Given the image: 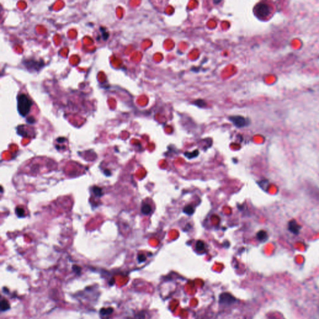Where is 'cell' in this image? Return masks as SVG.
<instances>
[{
    "instance_id": "6da1fadb",
    "label": "cell",
    "mask_w": 319,
    "mask_h": 319,
    "mask_svg": "<svg viewBox=\"0 0 319 319\" xmlns=\"http://www.w3.org/2000/svg\"><path fill=\"white\" fill-rule=\"evenodd\" d=\"M32 104V101L26 94H21L18 95L17 98V111L21 116L25 117L28 114Z\"/></svg>"
},
{
    "instance_id": "7a4b0ae2",
    "label": "cell",
    "mask_w": 319,
    "mask_h": 319,
    "mask_svg": "<svg viewBox=\"0 0 319 319\" xmlns=\"http://www.w3.org/2000/svg\"><path fill=\"white\" fill-rule=\"evenodd\" d=\"M254 10L257 16L260 18L266 17L270 13L269 6L267 4L264 3H261L257 4Z\"/></svg>"
},
{
    "instance_id": "3957f363",
    "label": "cell",
    "mask_w": 319,
    "mask_h": 319,
    "mask_svg": "<svg viewBox=\"0 0 319 319\" xmlns=\"http://www.w3.org/2000/svg\"><path fill=\"white\" fill-rule=\"evenodd\" d=\"M229 120L236 127L238 128H241L247 125V120L246 118L242 116L237 115L232 116L229 117Z\"/></svg>"
},
{
    "instance_id": "277c9868",
    "label": "cell",
    "mask_w": 319,
    "mask_h": 319,
    "mask_svg": "<svg viewBox=\"0 0 319 319\" xmlns=\"http://www.w3.org/2000/svg\"><path fill=\"white\" fill-rule=\"evenodd\" d=\"M236 301V299L229 294L224 293L220 296V302L222 304H230Z\"/></svg>"
},
{
    "instance_id": "5b68a950",
    "label": "cell",
    "mask_w": 319,
    "mask_h": 319,
    "mask_svg": "<svg viewBox=\"0 0 319 319\" xmlns=\"http://www.w3.org/2000/svg\"><path fill=\"white\" fill-rule=\"evenodd\" d=\"M289 230L295 234H298L300 229V226L295 220H292L289 222Z\"/></svg>"
},
{
    "instance_id": "8992f818",
    "label": "cell",
    "mask_w": 319,
    "mask_h": 319,
    "mask_svg": "<svg viewBox=\"0 0 319 319\" xmlns=\"http://www.w3.org/2000/svg\"><path fill=\"white\" fill-rule=\"evenodd\" d=\"M10 309V305L6 299H2L0 302V309L1 312H5Z\"/></svg>"
},
{
    "instance_id": "52a82bcc",
    "label": "cell",
    "mask_w": 319,
    "mask_h": 319,
    "mask_svg": "<svg viewBox=\"0 0 319 319\" xmlns=\"http://www.w3.org/2000/svg\"><path fill=\"white\" fill-rule=\"evenodd\" d=\"M141 211L145 215H149L152 211V208L148 204H144L142 205V208H141Z\"/></svg>"
},
{
    "instance_id": "ba28073f",
    "label": "cell",
    "mask_w": 319,
    "mask_h": 319,
    "mask_svg": "<svg viewBox=\"0 0 319 319\" xmlns=\"http://www.w3.org/2000/svg\"><path fill=\"white\" fill-rule=\"evenodd\" d=\"M267 234L265 231H260L257 232V238L261 241H264L267 239Z\"/></svg>"
},
{
    "instance_id": "9c48e42d",
    "label": "cell",
    "mask_w": 319,
    "mask_h": 319,
    "mask_svg": "<svg viewBox=\"0 0 319 319\" xmlns=\"http://www.w3.org/2000/svg\"><path fill=\"white\" fill-rule=\"evenodd\" d=\"M113 312V309L111 307L108 308H102L101 311H100V313L103 316H110Z\"/></svg>"
},
{
    "instance_id": "30bf717a",
    "label": "cell",
    "mask_w": 319,
    "mask_h": 319,
    "mask_svg": "<svg viewBox=\"0 0 319 319\" xmlns=\"http://www.w3.org/2000/svg\"><path fill=\"white\" fill-rule=\"evenodd\" d=\"M92 191L95 196H97L98 197H101L104 194L102 189L98 186H94L92 188Z\"/></svg>"
},
{
    "instance_id": "8fae6325",
    "label": "cell",
    "mask_w": 319,
    "mask_h": 319,
    "mask_svg": "<svg viewBox=\"0 0 319 319\" xmlns=\"http://www.w3.org/2000/svg\"><path fill=\"white\" fill-rule=\"evenodd\" d=\"M194 209L192 206H191V205H188V206H186L185 208L183 209V212L185 214H187V215H193V214L194 213Z\"/></svg>"
},
{
    "instance_id": "7c38bea8",
    "label": "cell",
    "mask_w": 319,
    "mask_h": 319,
    "mask_svg": "<svg viewBox=\"0 0 319 319\" xmlns=\"http://www.w3.org/2000/svg\"><path fill=\"white\" fill-rule=\"evenodd\" d=\"M196 248L198 251H202L204 249V244L202 241H198L196 244Z\"/></svg>"
},
{
    "instance_id": "4fadbf2b",
    "label": "cell",
    "mask_w": 319,
    "mask_h": 319,
    "mask_svg": "<svg viewBox=\"0 0 319 319\" xmlns=\"http://www.w3.org/2000/svg\"><path fill=\"white\" fill-rule=\"evenodd\" d=\"M198 154H199L198 150H194V151L192 153L186 152L185 153V155L188 158H194L196 157H197L198 155Z\"/></svg>"
},
{
    "instance_id": "5bb4252c",
    "label": "cell",
    "mask_w": 319,
    "mask_h": 319,
    "mask_svg": "<svg viewBox=\"0 0 319 319\" xmlns=\"http://www.w3.org/2000/svg\"><path fill=\"white\" fill-rule=\"evenodd\" d=\"M16 215L18 217L20 218H21V217H23L24 216V210L23 208H19L17 207L16 208Z\"/></svg>"
},
{
    "instance_id": "9a60e30c",
    "label": "cell",
    "mask_w": 319,
    "mask_h": 319,
    "mask_svg": "<svg viewBox=\"0 0 319 319\" xmlns=\"http://www.w3.org/2000/svg\"><path fill=\"white\" fill-rule=\"evenodd\" d=\"M194 104L199 107H204L206 106V104L204 102V101L201 99L197 100V101L194 102Z\"/></svg>"
},
{
    "instance_id": "2e32d148",
    "label": "cell",
    "mask_w": 319,
    "mask_h": 319,
    "mask_svg": "<svg viewBox=\"0 0 319 319\" xmlns=\"http://www.w3.org/2000/svg\"><path fill=\"white\" fill-rule=\"evenodd\" d=\"M72 270L73 271H74L76 274L77 275H80V272H81V267L77 266V265H74L72 266Z\"/></svg>"
},
{
    "instance_id": "e0dca14e",
    "label": "cell",
    "mask_w": 319,
    "mask_h": 319,
    "mask_svg": "<svg viewBox=\"0 0 319 319\" xmlns=\"http://www.w3.org/2000/svg\"><path fill=\"white\" fill-rule=\"evenodd\" d=\"M145 260H146V257H145V256L144 254H140L139 255V256H138V261L140 263L145 261Z\"/></svg>"
},
{
    "instance_id": "ac0fdd59",
    "label": "cell",
    "mask_w": 319,
    "mask_h": 319,
    "mask_svg": "<svg viewBox=\"0 0 319 319\" xmlns=\"http://www.w3.org/2000/svg\"><path fill=\"white\" fill-rule=\"evenodd\" d=\"M110 172H111L110 171H109V170H106V171H104V173H105V174H106V175L107 176H109V175H111V173H110Z\"/></svg>"
},
{
    "instance_id": "d6986e66",
    "label": "cell",
    "mask_w": 319,
    "mask_h": 319,
    "mask_svg": "<svg viewBox=\"0 0 319 319\" xmlns=\"http://www.w3.org/2000/svg\"><path fill=\"white\" fill-rule=\"evenodd\" d=\"M3 292H4V293H5V292H6V294H8V293L9 292V290H8V289H7V288H3Z\"/></svg>"
}]
</instances>
